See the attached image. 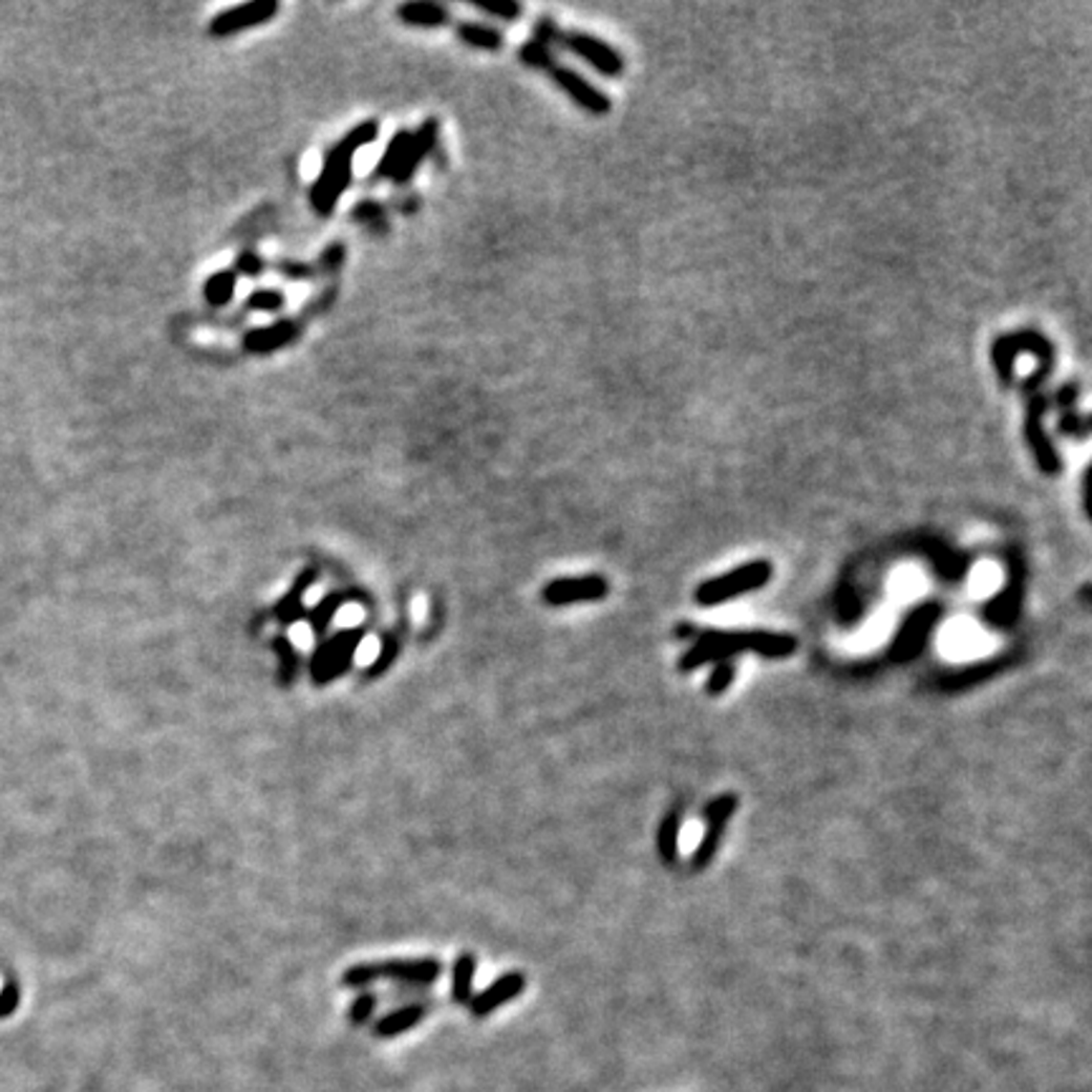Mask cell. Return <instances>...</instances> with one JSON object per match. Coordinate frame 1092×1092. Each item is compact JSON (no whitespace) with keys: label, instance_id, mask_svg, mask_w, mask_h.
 Returning <instances> with one entry per match:
<instances>
[{"label":"cell","instance_id":"cell-8","mask_svg":"<svg viewBox=\"0 0 1092 1092\" xmlns=\"http://www.w3.org/2000/svg\"><path fill=\"white\" fill-rule=\"evenodd\" d=\"M559 46L575 53V57L582 59L584 64H590L592 69L602 73V77L617 79L625 71V59H622V53L617 51L615 46H609L607 41L597 39V36L579 34V30H566V34H559Z\"/></svg>","mask_w":1092,"mask_h":1092},{"label":"cell","instance_id":"cell-27","mask_svg":"<svg viewBox=\"0 0 1092 1092\" xmlns=\"http://www.w3.org/2000/svg\"><path fill=\"white\" fill-rule=\"evenodd\" d=\"M518 57H521L523 64L532 66V69H536V71H549L552 66H557L554 46H549V43L539 41V39H532V41L523 43L521 51H518Z\"/></svg>","mask_w":1092,"mask_h":1092},{"label":"cell","instance_id":"cell-31","mask_svg":"<svg viewBox=\"0 0 1092 1092\" xmlns=\"http://www.w3.org/2000/svg\"><path fill=\"white\" fill-rule=\"evenodd\" d=\"M733 678H736V665H733V660H721V663H715L711 676H708L706 693L721 695L728 686H731Z\"/></svg>","mask_w":1092,"mask_h":1092},{"label":"cell","instance_id":"cell-29","mask_svg":"<svg viewBox=\"0 0 1092 1092\" xmlns=\"http://www.w3.org/2000/svg\"><path fill=\"white\" fill-rule=\"evenodd\" d=\"M471 5L473 8H478L480 14L493 16V18H498V21H506V23H516L523 14V8L516 3V0H471Z\"/></svg>","mask_w":1092,"mask_h":1092},{"label":"cell","instance_id":"cell-6","mask_svg":"<svg viewBox=\"0 0 1092 1092\" xmlns=\"http://www.w3.org/2000/svg\"><path fill=\"white\" fill-rule=\"evenodd\" d=\"M364 635L367 633H364L362 627H349V630H342L331 635L329 640H324V643L314 650L312 663H308L312 681L317 683V686H326V683H335L344 672H349L351 665H355L357 650H360Z\"/></svg>","mask_w":1092,"mask_h":1092},{"label":"cell","instance_id":"cell-5","mask_svg":"<svg viewBox=\"0 0 1092 1092\" xmlns=\"http://www.w3.org/2000/svg\"><path fill=\"white\" fill-rule=\"evenodd\" d=\"M774 577V564L767 559L749 561V564L736 566V570L726 572L713 579H706L699 590H695V602L701 607H715V604H724L728 600H736V597L749 595V592L762 590L764 584L771 582Z\"/></svg>","mask_w":1092,"mask_h":1092},{"label":"cell","instance_id":"cell-25","mask_svg":"<svg viewBox=\"0 0 1092 1092\" xmlns=\"http://www.w3.org/2000/svg\"><path fill=\"white\" fill-rule=\"evenodd\" d=\"M407 142H410V132H398V134H394V137L390 140V145H387L385 154H382L380 165L372 172V180H385V177H392L394 172H398L400 159H403Z\"/></svg>","mask_w":1092,"mask_h":1092},{"label":"cell","instance_id":"cell-18","mask_svg":"<svg viewBox=\"0 0 1092 1092\" xmlns=\"http://www.w3.org/2000/svg\"><path fill=\"white\" fill-rule=\"evenodd\" d=\"M398 18L405 26L441 28L450 21V14L441 3H405L398 8Z\"/></svg>","mask_w":1092,"mask_h":1092},{"label":"cell","instance_id":"cell-35","mask_svg":"<svg viewBox=\"0 0 1092 1092\" xmlns=\"http://www.w3.org/2000/svg\"><path fill=\"white\" fill-rule=\"evenodd\" d=\"M355 218H360L362 223L374 226V228H380V231H382V228H385V208L378 206V202H372V200H364V202H360V206H357Z\"/></svg>","mask_w":1092,"mask_h":1092},{"label":"cell","instance_id":"cell-30","mask_svg":"<svg viewBox=\"0 0 1092 1092\" xmlns=\"http://www.w3.org/2000/svg\"><path fill=\"white\" fill-rule=\"evenodd\" d=\"M1057 433L1065 437H1072V441H1085L1090 433L1088 415H1083V412H1077V410L1063 412L1057 421Z\"/></svg>","mask_w":1092,"mask_h":1092},{"label":"cell","instance_id":"cell-3","mask_svg":"<svg viewBox=\"0 0 1092 1092\" xmlns=\"http://www.w3.org/2000/svg\"><path fill=\"white\" fill-rule=\"evenodd\" d=\"M1022 351H1029V355H1034L1036 362H1040V367H1036L1022 385L1024 398H1029V394L1040 392V387L1052 378L1054 347H1052L1050 339L1032 329L999 337L994 342V347H991V362H994L997 378L1004 387H1009L1011 380H1014V360L1022 355Z\"/></svg>","mask_w":1092,"mask_h":1092},{"label":"cell","instance_id":"cell-37","mask_svg":"<svg viewBox=\"0 0 1092 1092\" xmlns=\"http://www.w3.org/2000/svg\"><path fill=\"white\" fill-rule=\"evenodd\" d=\"M339 263H344V249H342V245H331V249H326L324 256H322V269L335 271V269H339Z\"/></svg>","mask_w":1092,"mask_h":1092},{"label":"cell","instance_id":"cell-22","mask_svg":"<svg viewBox=\"0 0 1092 1092\" xmlns=\"http://www.w3.org/2000/svg\"><path fill=\"white\" fill-rule=\"evenodd\" d=\"M458 36L463 43L480 48V51H498V48H504L501 30L486 26V23H461Z\"/></svg>","mask_w":1092,"mask_h":1092},{"label":"cell","instance_id":"cell-11","mask_svg":"<svg viewBox=\"0 0 1092 1092\" xmlns=\"http://www.w3.org/2000/svg\"><path fill=\"white\" fill-rule=\"evenodd\" d=\"M609 592L607 579L600 575H584V577H561L549 582L544 592H541V600L552 607H566V604L577 602H597L604 600Z\"/></svg>","mask_w":1092,"mask_h":1092},{"label":"cell","instance_id":"cell-19","mask_svg":"<svg viewBox=\"0 0 1092 1092\" xmlns=\"http://www.w3.org/2000/svg\"><path fill=\"white\" fill-rule=\"evenodd\" d=\"M425 1007H421V1004H410V1007H403V1009H394L390 1011L387 1016H382V1020L374 1024V1034L378 1036H385V1040H390V1036H400L405 1032H410L412 1027H417L425 1020Z\"/></svg>","mask_w":1092,"mask_h":1092},{"label":"cell","instance_id":"cell-24","mask_svg":"<svg viewBox=\"0 0 1092 1092\" xmlns=\"http://www.w3.org/2000/svg\"><path fill=\"white\" fill-rule=\"evenodd\" d=\"M271 645H274L276 658H279V681L283 683V686H288V683H294L296 676H299V668H301L299 650H296V645L288 638H274V643Z\"/></svg>","mask_w":1092,"mask_h":1092},{"label":"cell","instance_id":"cell-10","mask_svg":"<svg viewBox=\"0 0 1092 1092\" xmlns=\"http://www.w3.org/2000/svg\"><path fill=\"white\" fill-rule=\"evenodd\" d=\"M736 807H738L736 794H721V797H715L713 801H708L706 805V810H703L706 832H703V840L699 844V850H695L693 857H690V865H693L695 870L706 868L708 862L713 860L715 850H719V844H721V837H724L728 819L733 817Z\"/></svg>","mask_w":1092,"mask_h":1092},{"label":"cell","instance_id":"cell-15","mask_svg":"<svg viewBox=\"0 0 1092 1092\" xmlns=\"http://www.w3.org/2000/svg\"><path fill=\"white\" fill-rule=\"evenodd\" d=\"M435 145H437V122L435 120L423 122V127L417 129V132L410 134V142H407L405 154H403V159H400V168L392 175V180L398 185L410 183L412 175L417 172V168L425 163V157L435 150Z\"/></svg>","mask_w":1092,"mask_h":1092},{"label":"cell","instance_id":"cell-23","mask_svg":"<svg viewBox=\"0 0 1092 1092\" xmlns=\"http://www.w3.org/2000/svg\"><path fill=\"white\" fill-rule=\"evenodd\" d=\"M678 837H681V814L672 810V812L665 814L663 822H660V830H658L660 860H663L665 865H672V862H676V857H678Z\"/></svg>","mask_w":1092,"mask_h":1092},{"label":"cell","instance_id":"cell-16","mask_svg":"<svg viewBox=\"0 0 1092 1092\" xmlns=\"http://www.w3.org/2000/svg\"><path fill=\"white\" fill-rule=\"evenodd\" d=\"M317 579H319V572L308 566V570H304L299 577L294 579L292 590H288L286 595H283L281 600L276 602L274 617L281 622L283 627H292L299 620H304V617H306L304 597H306V592L312 590L314 584H317Z\"/></svg>","mask_w":1092,"mask_h":1092},{"label":"cell","instance_id":"cell-17","mask_svg":"<svg viewBox=\"0 0 1092 1092\" xmlns=\"http://www.w3.org/2000/svg\"><path fill=\"white\" fill-rule=\"evenodd\" d=\"M296 337H299V324L294 319H283V322L261 326V329H251L243 339V347L251 355H271V351L292 344Z\"/></svg>","mask_w":1092,"mask_h":1092},{"label":"cell","instance_id":"cell-4","mask_svg":"<svg viewBox=\"0 0 1092 1092\" xmlns=\"http://www.w3.org/2000/svg\"><path fill=\"white\" fill-rule=\"evenodd\" d=\"M443 966L437 959H390L378 964H357L344 971L342 984L349 989H364L380 979L400 981L407 986H430L441 977Z\"/></svg>","mask_w":1092,"mask_h":1092},{"label":"cell","instance_id":"cell-38","mask_svg":"<svg viewBox=\"0 0 1092 1092\" xmlns=\"http://www.w3.org/2000/svg\"><path fill=\"white\" fill-rule=\"evenodd\" d=\"M281 274L286 276H294V279H304V276H312L314 269L308 266H296V263H283V266H279Z\"/></svg>","mask_w":1092,"mask_h":1092},{"label":"cell","instance_id":"cell-34","mask_svg":"<svg viewBox=\"0 0 1092 1092\" xmlns=\"http://www.w3.org/2000/svg\"><path fill=\"white\" fill-rule=\"evenodd\" d=\"M374 1007H378V997L369 994V991H362V994L357 997L355 1002H351V1007H349V1022H351V1024H357V1027H360V1024H364V1022L369 1020V1016H372Z\"/></svg>","mask_w":1092,"mask_h":1092},{"label":"cell","instance_id":"cell-12","mask_svg":"<svg viewBox=\"0 0 1092 1092\" xmlns=\"http://www.w3.org/2000/svg\"><path fill=\"white\" fill-rule=\"evenodd\" d=\"M549 73H552V82L557 84L559 89L564 91V94L570 97L579 109H584V112L595 114V116L609 114V109H613L609 97L604 94L602 89H597L595 84H590L582 73H577L575 69H570V66H561V64L552 66Z\"/></svg>","mask_w":1092,"mask_h":1092},{"label":"cell","instance_id":"cell-36","mask_svg":"<svg viewBox=\"0 0 1092 1092\" xmlns=\"http://www.w3.org/2000/svg\"><path fill=\"white\" fill-rule=\"evenodd\" d=\"M238 274H245V276H258L263 271V261L261 258L256 256V253H240L238 256V263H236Z\"/></svg>","mask_w":1092,"mask_h":1092},{"label":"cell","instance_id":"cell-1","mask_svg":"<svg viewBox=\"0 0 1092 1092\" xmlns=\"http://www.w3.org/2000/svg\"><path fill=\"white\" fill-rule=\"evenodd\" d=\"M797 650V640L792 635L769 633V630H708L701 633L693 647H688L681 658V670H695L706 663H721L742 652H756L762 658H789Z\"/></svg>","mask_w":1092,"mask_h":1092},{"label":"cell","instance_id":"cell-14","mask_svg":"<svg viewBox=\"0 0 1092 1092\" xmlns=\"http://www.w3.org/2000/svg\"><path fill=\"white\" fill-rule=\"evenodd\" d=\"M523 989H527V977H523V973H518V971L504 973V977H498L491 986H486L484 991H478V994L471 999L473 1016L484 1020V1016L493 1014L498 1007H504V1004L514 1002L516 997H521Z\"/></svg>","mask_w":1092,"mask_h":1092},{"label":"cell","instance_id":"cell-2","mask_svg":"<svg viewBox=\"0 0 1092 1092\" xmlns=\"http://www.w3.org/2000/svg\"><path fill=\"white\" fill-rule=\"evenodd\" d=\"M378 122L367 120L362 122V125H357L347 137L339 140L337 145L326 152L324 168L319 172L317 183H314L312 188V206L319 215H329L335 211L339 197L344 195V190H347L351 183V168H355L351 159H355V154L360 152L362 147L372 145V142L378 140Z\"/></svg>","mask_w":1092,"mask_h":1092},{"label":"cell","instance_id":"cell-21","mask_svg":"<svg viewBox=\"0 0 1092 1092\" xmlns=\"http://www.w3.org/2000/svg\"><path fill=\"white\" fill-rule=\"evenodd\" d=\"M476 956L461 954L453 966V1002L471 1004L473 999V979H476Z\"/></svg>","mask_w":1092,"mask_h":1092},{"label":"cell","instance_id":"cell-26","mask_svg":"<svg viewBox=\"0 0 1092 1092\" xmlns=\"http://www.w3.org/2000/svg\"><path fill=\"white\" fill-rule=\"evenodd\" d=\"M206 301L211 306H226L231 304L233 294H236V274L233 271H218L213 274L206 283Z\"/></svg>","mask_w":1092,"mask_h":1092},{"label":"cell","instance_id":"cell-20","mask_svg":"<svg viewBox=\"0 0 1092 1092\" xmlns=\"http://www.w3.org/2000/svg\"><path fill=\"white\" fill-rule=\"evenodd\" d=\"M344 602H347L344 592H329V595H324L322 600L317 602V607H312V613H306L308 625H312V633L317 635V638H324L329 625L335 622V617L339 615V609L344 607Z\"/></svg>","mask_w":1092,"mask_h":1092},{"label":"cell","instance_id":"cell-7","mask_svg":"<svg viewBox=\"0 0 1092 1092\" xmlns=\"http://www.w3.org/2000/svg\"><path fill=\"white\" fill-rule=\"evenodd\" d=\"M1047 410H1050V398L1042 392H1034L1027 398V410H1024V441L1032 450L1036 466L1045 476H1059L1063 473V455L1054 448L1050 433L1045 430Z\"/></svg>","mask_w":1092,"mask_h":1092},{"label":"cell","instance_id":"cell-32","mask_svg":"<svg viewBox=\"0 0 1092 1092\" xmlns=\"http://www.w3.org/2000/svg\"><path fill=\"white\" fill-rule=\"evenodd\" d=\"M1079 394H1083V387H1079V382L1070 380V382H1063V385L1057 387V390L1052 392L1050 398V410L1054 407V410L1059 412H1070V410H1077V400Z\"/></svg>","mask_w":1092,"mask_h":1092},{"label":"cell","instance_id":"cell-13","mask_svg":"<svg viewBox=\"0 0 1092 1092\" xmlns=\"http://www.w3.org/2000/svg\"><path fill=\"white\" fill-rule=\"evenodd\" d=\"M276 14H279V3H276V0H256V3L236 5V8L213 18L211 34L223 39V36H233L240 34V30L263 26V23H269Z\"/></svg>","mask_w":1092,"mask_h":1092},{"label":"cell","instance_id":"cell-28","mask_svg":"<svg viewBox=\"0 0 1092 1092\" xmlns=\"http://www.w3.org/2000/svg\"><path fill=\"white\" fill-rule=\"evenodd\" d=\"M398 656H400V638L394 633L385 635V638H382V645H380V656L372 660V665H369L367 672H364V678H369V681H372V678H380L382 672L390 670V665L398 660Z\"/></svg>","mask_w":1092,"mask_h":1092},{"label":"cell","instance_id":"cell-33","mask_svg":"<svg viewBox=\"0 0 1092 1092\" xmlns=\"http://www.w3.org/2000/svg\"><path fill=\"white\" fill-rule=\"evenodd\" d=\"M283 304H286V299L276 288H263V292L251 294L249 301H245L251 312H279Z\"/></svg>","mask_w":1092,"mask_h":1092},{"label":"cell","instance_id":"cell-9","mask_svg":"<svg viewBox=\"0 0 1092 1092\" xmlns=\"http://www.w3.org/2000/svg\"><path fill=\"white\" fill-rule=\"evenodd\" d=\"M939 617H941V607L936 602L921 604L918 609H913V613L905 617L903 627L898 630L896 640H893L891 658L896 660V663H905V660L916 658L918 652H921L925 640H928L930 627L936 625Z\"/></svg>","mask_w":1092,"mask_h":1092}]
</instances>
